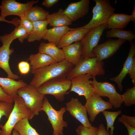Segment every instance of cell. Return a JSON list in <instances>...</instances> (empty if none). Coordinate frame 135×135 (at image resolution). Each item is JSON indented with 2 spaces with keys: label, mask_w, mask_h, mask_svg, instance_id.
<instances>
[{
  "label": "cell",
  "mask_w": 135,
  "mask_h": 135,
  "mask_svg": "<svg viewBox=\"0 0 135 135\" xmlns=\"http://www.w3.org/2000/svg\"><path fill=\"white\" fill-rule=\"evenodd\" d=\"M74 66L66 59L38 69L32 70L33 77L29 84L37 89L46 82L59 78H66Z\"/></svg>",
  "instance_id": "1"
},
{
  "label": "cell",
  "mask_w": 135,
  "mask_h": 135,
  "mask_svg": "<svg viewBox=\"0 0 135 135\" xmlns=\"http://www.w3.org/2000/svg\"><path fill=\"white\" fill-rule=\"evenodd\" d=\"M14 100L13 109L7 120L4 125L0 124V135H12L14 127L18 122L25 118L30 120L34 116L21 97L18 95Z\"/></svg>",
  "instance_id": "2"
},
{
  "label": "cell",
  "mask_w": 135,
  "mask_h": 135,
  "mask_svg": "<svg viewBox=\"0 0 135 135\" xmlns=\"http://www.w3.org/2000/svg\"><path fill=\"white\" fill-rule=\"evenodd\" d=\"M102 61L98 60L96 57L82 59L71 70L66 78L71 80L78 76L84 74H90L93 76L104 75L105 71L103 68Z\"/></svg>",
  "instance_id": "3"
},
{
  "label": "cell",
  "mask_w": 135,
  "mask_h": 135,
  "mask_svg": "<svg viewBox=\"0 0 135 135\" xmlns=\"http://www.w3.org/2000/svg\"><path fill=\"white\" fill-rule=\"evenodd\" d=\"M96 4L92 10V18L90 22L82 28L89 30L107 23L115 10L110 0H94Z\"/></svg>",
  "instance_id": "4"
},
{
  "label": "cell",
  "mask_w": 135,
  "mask_h": 135,
  "mask_svg": "<svg viewBox=\"0 0 135 135\" xmlns=\"http://www.w3.org/2000/svg\"><path fill=\"white\" fill-rule=\"evenodd\" d=\"M71 87V80H67L66 78H59L46 82L37 89L42 94L45 96L52 95L61 102L64 100L65 96Z\"/></svg>",
  "instance_id": "5"
},
{
  "label": "cell",
  "mask_w": 135,
  "mask_h": 135,
  "mask_svg": "<svg viewBox=\"0 0 135 135\" xmlns=\"http://www.w3.org/2000/svg\"><path fill=\"white\" fill-rule=\"evenodd\" d=\"M18 95L23 99L27 106L34 116H36L41 111L44 98V95L37 89L30 84L21 87L17 92Z\"/></svg>",
  "instance_id": "6"
},
{
  "label": "cell",
  "mask_w": 135,
  "mask_h": 135,
  "mask_svg": "<svg viewBox=\"0 0 135 135\" xmlns=\"http://www.w3.org/2000/svg\"><path fill=\"white\" fill-rule=\"evenodd\" d=\"M42 111L47 115L52 126L53 135H63L64 128L68 126V122L63 119L64 114L66 111V107H62L59 110H57L53 107L48 98H45L41 109Z\"/></svg>",
  "instance_id": "7"
},
{
  "label": "cell",
  "mask_w": 135,
  "mask_h": 135,
  "mask_svg": "<svg viewBox=\"0 0 135 135\" xmlns=\"http://www.w3.org/2000/svg\"><path fill=\"white\" fill-rule=\"evenodd\" d=\"M92 85L95 93L100 96L107 97L108 102L114 108H120L123 103L122 95L118 93L114 85L107 82H98L94 76Z\"/></svg>",
  "instance_id": "8"
},
{
  "label": "cell",
  "mask_w": 135,
  "mask_h": 135,
  "mask_svg": "<svg viewBox=\"0 0 135 135\" xmlns=\"http://www.w3.org/2000/svg\"><path fill=\"white\" fill-rule=\"evenodd\" d=\"M107 28L106 23L92 28L86 34L80 41L82 59L95 57L92 53V50L98 44L104 31Z\"/></svg>",
  "instance_id": "9"
},
{
  "label": "cell",
  "mask_w": 135,
  "mask_h": 135,
  "mask_svg": "<svg viewBox=\"0 0 135 135\" xmlns=\"http://www.w3.org/2000/svg\"><path fill=\"white\" fill-rule=\"evenodd\" d=\"M38 0H32L26 3H21L15 0H3L0 5V16L5 18L10 15H16L20 18H24L27 12Z\"/></svg>",
  "instance_id": "10"
},
{
  "label": "cell",
  "mask_w": 135,
  "mask_h": 135,
  "mask_svg": "<svg viewBox=\"0 0 135 135\" xmlns=\"http://www.w3.org/2000/svg\"><path fill=\"white\" fill-rule=\"evenodd\" d=\"M93 77L92 74H87L74 77L71 80V88L67 94L70 92H74L79 96H84L86 100L95 93L92 85V80H90Z\"/></svg>",
  "instance_id": "11"
},
{
  "label": "cell",
  "mask_w": 135,
  "mask_h": 135,
  "mask_svg": "<svg viewBox=\"0 0 135 135\" xmlns=\"http://www.w3.org/2000/svg\"><path fill=\"white\" fill-rule=\"evenodd\" d=\"M14 40L10 34L0 36V40L2 44L0 46V68L6 72L8 78L15 80L18 79L19 77L12 72L9 64L10 56L14 52L10 46Z\"/></svg>",
  "instance_id": "12"
},
{
  "label": "cell",
  "mask_w": 135,
  "mask_h": 135,
  "mask_svg": "<svg viewBox=\"0 0 135 135\" xmlns=\"http://www.w3.org/2000/svg\"><path fill=\"white\" fill-rule=\"evenodd\" d=\"M126 41L120 39L108 40L98 44L93 49L92 53L98 60L102 61L115 54Z\"/></svg>",
  "instance_id": "13"
},
{
  "label": "cell",
  "mask_w": 135,
  "mask_h": 135,
  "mask_svg": "<svg viewBox=\"0 0 135 135\" xmlns=\"http://www.w3.org/2000/svg\"><path fill=\"white\" fill-rule=\"evenodd\" d=\"M86 101L84 106L89 116V120L92 122L100 113L113 107L108 102L104 100L101 97L95 93L91 95Z\"/></svg>",
  "instance_id": "14"
},
{
  "label": "cell",
  "mask_w": 135,
  "mask_h": 135,
  "mask_svg": "<svg viewBox=\"0 0 135 135\" xmlns=\"http://www.w3.org/2000/svg\"><path fill=\"white\" fill-rule=\"evenodd\" d=\"M66 111L83 126L87 128L92 126L88 118L85 107L78 98H72L70 101L66 103Z\"/></svg>",
  "instance_id": "15"
},
{
  "label": "cell",
  "mask_w": 135,
  "mask_h": 135,
  "mask_svg": "<svg viewBox=\"0 0 135 135\" xmlns=\"http://www.w3.org/2000/svg\"><path fill=\"white\" fill-rule=\"evenodd\" d=\"M90 1L81 0L70 3L64 10L63 13L72 22L84 17L88 13Z\"/></svg>",
  "instance_id": "16"
},
{
  "label": "cell",
  "mask_w": 135,
  "mask_h": 135,
  "mask_svg": "<svg viewBox=\"0 0 135 135\" xmlns=\"http://www.w3.org/2000/svg\"><path fill=\"white\" fill-rule=\"evenodd\" d=\"M135 54V44L133 41L130 44V48L128 56L125 61L123 68L120 74L115 77L110 78V80L116 82L119 90L122 92L123 86L122 82L126 76L132 66L133 59Z\"/></svg>",
  "instance_id": "17"
},
{
  "label": "cell",
  "mask_w": 135,
  "mask_h": 135,
  "mask_svg": "<svg viewBox=\"0 0 135 135\" xmlns=\"http://www.w3.org/2000/svg\"><path fill=\"white\" fill-rule=\"evenodd\" d=\"M65 59L74 66L82 59V46L80 41L75 42L62 48Z\"/></svg>",
  "instance_id": "18"
},
{
  "label": "cell",
  "mask_w": 135,
  "mask_h": 135,
  "mask_svg": "<svg viewBox=\"0 0 135 135\" xmlns=\"http://www.w3.org/2000/svg\"><path fill=\"white\" fill-rule=\"evenodd\" d=\"M89 30L80 27L68 31L63 37L57 47L60 48H62L74 42L80 41Z\"/></svg>",
  "instance_id": "19"
},
{
  "label": "cell",
  "mask_w": 135,
  "mask_h": 135,
  "mask_svg": "<svg viewBox=\"0 0 135 135\" xmlns=\"http://www.w3.org/2000/svg\"><path fill=\"white\" fill-rule=\"evenodd\" d=\"M38 50V52L48 55L56 62H61L65 59L62 49L58 48L52 42H41L39 46Z\"/></svg>",
  "instance_id": "20"
},
{
  "label": "cell",
  "mask_w": 135,
  "mask_h": 135,
  "mask_svg": "<svg viewBox=\"0 0 135 135\" xmlns=\"http://www.w3.org/2000/svg\"><path fill=\"white\" fill-rule=\"evenodd\" d=\"M27 84L22 80L16 81L8 77H0V86L6 93L13 98L18 95V89Z\"/></svg>",
  "instance_id": "21"
},
{
  "label": "cell",
  "mask_w": 135,
  "mask_h": 135,
  "mask_svg": "<svg viewBox=\"0 0 135 135\" xmlns=\"http://www.w3.org/2000/svg\"><path fill=\"white\" fill-rule=\"evenodd\" d=\"M75 28H70L68 26L54 27L48 29L43 39L53 43L57 46L65 34L68 31Z\"/></svg>",
  "instance_id": "22"
},
{
  "label": "cell",
  "mask_w": 135,
  "mask_h": 135,
  "mask_svg": "<svg viewBox=\"0 0 135 135\" xmlns=\"http://www.w3.org/2000/svg\"><path fill=\"white\" fill-rule=\"evenodd\" d=\"M131 21L130 15L124 13H114L111 15L107 23V28L122 29L126 28Z\"/></svg>",
  "instance_id": "23"
},
{
  "label": "cell",
  "mask_w": 135,
  "mask_h": 135,
  "mask_svg": "<svg viewBox=\"0 0 135 135\" xmlns=\"http://www.w3.org/2000/svg\"><path fill=\"white\" fill-rule=\"evenodd\" d=\"M32 23V30L27 39L28 42L39 41L43 39L48 30L47 26L48 23L47 20L34 22Z\"/></svg>",
  "instance_id": "24"
},
{
  "label": "cell",
  "mask_w": 135,
  "mask_h": 135,
  "mask_svg": "<svg viewBox=\"0 0 135 135\" xmlns=\"http://www.w3.org/2000/svg\"><path fill=\"white\" fill-rule=\"evenodd\" d=\"M28 60L32 70L40 68L56 62L48 55L39 52L37 54H31Z\"/></svg>",
  "instance_id": "25"
},
{
  "label": "cell",
  "mask_w": 135,
  "mask_h": 135,
  "mask_svg": "<svg viewBox=\"0 0 135 135\" xmlns=\"http://www.w3.org/2000/svg\"><path fill=\"white\" fill-rule=\"evenodd\" d=\"M64 10L60 8L57 12L48 15L47 20L50 26H68L72 24L71 21L63 13Z\"/></svg>",
  "instance_id": "26"
},
{
  "label": "cell",
  "mask_w": 135,
  "mask_h": 135,
  "mask_svg": "<svg viewBox=\"0 0 135 135\" xmlns=\"http://www.w3.org/2000/svg\"><path fill=\"white\" fill-rule=\"evenodd\" d=\"M49 12L38 6H32L27 12L25 18L32 22L46 20Z\"/></svg>",
  "instance_id": "27"
},
{
  "label": "cell",
  "mask_w": 135,
  "mask_h": 135,
  "mask_svg": "<svg viewBox=\"0 0 135 135\" xmlns=\"http://www.w3.org/2000/svg\"><path fill=\"white\" fill-rule=\"evenodd\" d=\"M108 38H116L118 39L127 40L130 44L135 38L134 33L132 30H125L120 29H112L106 32Z\"/></svg>",
  "instance_id": "28"
},
{
  "label": "cell",
  "mask_w": 135,
  "mask_h": 135,
  "mask_svg": "<svg viewBox=\"0 0 135 135\" xmlns=\"http://www.w3.org/2000/svg\"><path fill=\"white\" fill-rule=\"evenodd\" d=\"M27 118L18 122L14 126V129L17 131L20 135H40L30 124Z\"/></svg>",
  "instance_id": "29"
},
{
  "label": "cell",
  "mask_w": 135,
  "mask_h": 135,
  "mask_svg": "<svg viewBox=\"0 0 135 135\" xmlns=\"http://www.w3.org/2000/svg\"><path fill=\"white\" fill-rule=\"evenodd\" d=\"M102 112L106 122V130L108 131L109 129L110 128V135H113L114 129V124L115 120L118 116L121 114L122 111L119 110L116 112H110L105 110Z\"/></svg>",
  "instance_id": "30"
},
{
  "label": "cell",
  "mask_w": 135,
  "mask_h": 135,
  "mask_svg": "<svg viewBox=\"0 0 135 135\" xmlns=\"http://www.w3.org/2000/svg\"><path fill=\"white\" fill-rule=\"evenodd\" d=\"M123 102L124 105L129 107L135 104V85L132 88H128L122 95Z\"/></svg>",
  "instance_id": "31"
},
{
  "label": "cell",
  "mask_w": 135,
  "mask_h": 135,
  "mask_svg": "<svg viewBox=\"0 0 135 135\" xmlns=\"http://www.w3.org/2000/svg\"><path fill=\"white\" fill-rule=\"evenodd\" d=\"M10 34L14 40L17 38L21 43H23L25 39H27L28 34L26 30L19 25Z\"/></svg>",
  "instance_id": "32"
},
{
  "label": "cell",
  "mask_w": 135,
  "mask_h": 135,
  "mask_svg": "<svg viewBox=\"0 0 135 135\" xmlns=\"http://www.w3.org/2000/svg\"><path fill=\"white\" fill-rule=\"evenodd\" d=\"M13 104L8 102H0V120L3 116L8 118L13 109Z\"/></svg>",
  "instance_id": "33"
},
{
  "label": "cell",
  "mask_w": 135,
  "mask_h": 135,
  "mask_svg": "<svg viewBox=\"0 0 135 135\" xmlns=\"http://www.w3.org/2000/svg\"><path fill=\"white\" fill-rule=\"evenodd\" d=\"M98 130V128L94 126L87 128L80 125L76 128V131L79 135H97Z\"/></svg>",
  "instance_id": "34"
},
{
  "label": "cell",
  "mask_w": 135,
  "mask_h": 135,
  "mask_svg": "<svg viewBox=\"0 0 135 135\" xmlns=\"http://www.w3.org/2000/svg\"><path fill=\"white\" fill-rule=\"evenodd\" d=\"M19 25L24 28L28 32V35L32 32L33 29L32 22L25 18L19 19Z\"/></svg>",
  "instance_id": "35"
},
{
  "label": "cell",
  "mask_w": 135,
  "mask_h": 135,
  "mask_svg": "<svg viewBox=\"0 0 135 135\" xmlns=\"http://www.w3.org/2000/svg\"><path fill=\"white\" fill-rule=\"evenodd\" d=\"M18 68L21 74L25 75L28 74L30 70V66L29 63L25 61H22L18 64Z\"/></svg>",
  "instance_id": "36"
},
{
  "label": "cell",
  "mask_w": 135,
  "mask_h": 135,
  "mask_svg": "<svg viewBox=\"0 0 135 135\" xmlns=\"http://www.w3.org/2000/svg\"><path fill=\"white\" fill-rule=\"evenodd\" d=\"M5 101L14 103V98L6 93L0 86V102Z\"/></svg>",
  "instance_id": "37"
},
{
  "label": "cell",
  "mask_w": 135,
  "mask_h": 135,
  "mask_svg": "<svg viewBox=\"0 0 135 135\" xmlns=\"http://www.w3.org/2000/svg\"><path fill=\"white\" fill-rule=\"evenodd\" d=\"M118 122L122 123L126 128L128 135H135V128L132 127L121 117L118 118Z\"/></svg>",
  "instance_id": "38"
},
{
  "label": "cell",
  "mask_w": 135,
  "mask_h": 135,
  "mask_svg": "<svg viewBox=\"0 0 135 135\" xmlns=\"http://www.w3.org/2000/svg\"><path fill=\"white\" fill-rule=\"evenodd\" d=\"M128 124L132 127L135 128V116H129L124 114L120 117Z\"/></svg>",
  "instance_id": "39"
},
{
  "label": "cell",
  "mask_w": 135,
  "mask_h": 135,
  "mask_svg": "<svg viewBox=\"0 0 135 135\" xmlns=\"http://www.w3.org/2000/svg\"><path fill=\"white\" fill-rule=\"evenodd\" d=\"M133 84H135V57H134L132 66L128 72Z\"/></svg>",
  "instance_id": "40"
},
{
  "label": "cell",
  "mask_w": 135,
  "mask_h": 135,
  "mask_svg": "<svg viewBox=\"0 0 135 135\" xmlns=\"http://www.w3.org/2000/svg\"><path fill=\"white\" fill-rule=\"evenodd\" d=\"M97 135H110V131H107L104 125L101 124L98 127Z\"/></svg>",
  "instance_id": "41"
},
{
  "label": "cell",
  "mask_w": 135,
  "mask_h": 135,
  "mask_svg": "<svg viewBox=\"0 0 135 135\" xmlns=\"http://www.w3.org/2000/svg\"><path fill=\"white\" fill-rule=\"evenodd\" d=\"M59 1V0H44L42 4L46 7L50 8L58 3Z\"/></svg>",
  "instance_id": "42"
},
{
  "label": "cell",
  "mask_w": 135,
  "mask_h": 135,
  "mask_svg": "<svg viewBox=\"0 0 135 135\" xmlns=\"http://www.w3.org/2000/svg\"><path fill=\"white\" fill-rule=\"evenodd\" d=\"M0 22H3L8 23L12 24L14 25L16 27L19 25L17 18L13 19L11 21H9L6 20L5 18L0 16Z\"/></svg>",
  "instance_id": "43"
},
{
  "label": "cell",
  "mask_w": 135,
  "mask_h": 135,
  "mask_svg": "<svg viewBox=\"0 0 135 135\" xmlns=\"http://www.w3.org/2000/svg\"><path fill=\"white\" fill-rule=\"evenodd\" d=\"M131 21L134 23L135 22V5L133 6V10L132 11V14L130 15Z\"/></svg>",
  "instance_id": "44"
},
{
  "label": "cell",
  "mask_w": 135,
  "mask_h": 135,
  "mask_svg": "<svg viewBox=\"0 0 135 135\" xmlns=\"http://www.w3.org/2000/svg\"><path fill=\"white\" fill-rule=\"evenodd\" d=\"M12 135H20L18 132L16 130L13 129L12 132Z\"/></svg>",
  "instance_id": "45"
}]
</instances>
